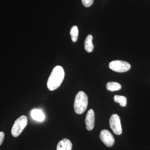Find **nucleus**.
<instances>
[{
  "label": "nucleus",
  "mask_w": 150,
  "mask_h": 150,
  "mask_svg": "<svg viewBox=\"0 0 150 150\" xmlns=\"http://www.w3.org/2000/svg\"><path fill=\"white\" fill-rule=\"evenodd\" d=\"M110 128L113 133L117 135H121L122 133L121 120L119 115L117 114H113L111 115L109 120Z\"/></svg>",
  "instance_id": "39448f33"
},
{
  "label": "nucleus",
  "mask_w": 150,
  "mask_h": 150,
  "mask_svg": "<svg viewBox=\"0 0 150 150\" xmlns=\"http://www.w3.org/2000/svg\"><path fill=\"white\" fill-rule=\"evenodd\" d=\"M83 4L86 7L91 6L93 4L94 0H81Z\"/></svg>",
  "instance_id": "4468645a"
},
{
  "label": "nucleus",
  "mask_w": 150,
  "mask_h": 150,
  "mask_svg": "<svg viewBox=\"0 0 150 150\" xmlns=\"http://www.w3.org/2000/svg\"><path fill=\"white\" fill-rule=\"evenodd\" d=\"M100 138L106 146L111 147L114 145L115 140L112 134L108 130L104 129L100 132Z\"/></svg>",
  "instance_id": "423d86ee"
},
{
  "label": "nucleus",
  "mask_w": 150,
  "mask_h": 150,
  "mask_svg": "<svg viewBox=\"0 0 150 150\" xmlns=\"http://www.w3.org/2000/svg\"><path fill=\"white\" fill-rule=\"evenodd\" d=\"M28 118L25 115H22L15 121L11 129V134L14 137L19 136L27 125Z\"/></svg>",
  "instance_id": "7ed1b4c3"
},
{
  "label": "nucleus",
  "mask_w": 150,
  "mask_h": 150,
  "mask_svg": "<svg viewBox=\"0 0 150 150\" xmlns=\"http://www.w3.org/2000/svg\"><path fill=\"white\" fill-rule=\"evenodd\" d=\"M109 68L114 71L124 73L131 69V65L129 63L120 60H115L109 63Z\"/></svg>",
  "instance_id": "20e7f679"
},
{
  "label": "nucleus",
  "mask_w": 150,
  "mask_h": 150,
  "mask_svg": "<svg viewBox=\"0 0 150 150\" xmlns=\"http://www.w3.org/2000/svg\"><path fill=\"white\" fill-rule=\"evenodd\" d=\"M31 116L34 120L38 121H43L45 118V115L42 110L39 109H34L31 111Z\"/></svg>",
  "instance_id": "1a4fd4ad"
},
{
  "label": "nucleus",
  "mask_w": 150,
  "mask_h": 150,
  "mask_svg": "<svg viewBox=\"0 0 150 150\" xmlns=\"http://www.w3.org/2000/svg\"><path fill=\"white\" fill-rule=\"evenodd\" d=\"M72 146L71 141L65 138L58 143L56 150H71Z\"/></svg>",
  "instance_id": "6e6552de"
},
{
  "label": "nucleus",
  "mask_w": 150,
  "mask_h": 150,
  "mask_svg": "<svg viewBox=\"0 0 150 150\" xmlns=\"http://www.w3.org/2000/svg\"><path fill=\"white\" fill-rule=\"evenodd\" d=\"M70 35H71L73 42H76L79 35V30L77 26L74 25L72 27L70 31Z\"/></svg>",
  "instance_id": "ddd939ff"
},
{
  "label": "nucleus",
  "mask_w": 150,
  "mask_h": 150,
  "mask_svg": "<svg viewBox=\"0 0 150 150\" xmlns=\"http://www.w3.org/2000/svg\"><path fill=\"white\" fill-rule=\"evenodd\" d=\"M86 128L88 131H91L94 127L95 113L93 110L91 109L88 110L85 118Z\"/></svg>",
  "instance_id": "0eeeda50"
},
{
  "label": "nucleus",
  "mask_w": 150,
  "mask_h": 150,
  "mask_svg": "<svg viewBox=\"0 0 150 150\" xmlns=\"http://www.w3.org/2000/svg\"><path fill=\"white\" fill-rule=\"evenodd\" d=\"M64 76V71L62 67L57 66L54 67L47 81L48 89L53 91L58 88L62 84Z\"/></svg>",
  "instance_id": "f257e3e1"
},
{
  "label": "nucleus",
  "mask_w": 150,
  "mask_h": 150,
  "mask_svg": "<svg viewBox=\"0 0 150 150\" xmlns=\"http://www.w3.org/2000/svg\"><path fill=\"white\" fill-rule=\"evenodd\" d=\"M114 100L115 102L119 103L122 107H125L127 104V98L122 96L115 95L114 96Z\"/></svg>",
  "instance_id": "f8f14e48"
},
{
  "label": "nucleus",
  "mask_w": 150,
  "mask_h": 150,
  "mask_svg": "<svg viewBox=\"0 0 150 150\" xmlns=\"http://www.w3.org/2000/svg\"><path fill=\"white\" fill-rule=\"evenodd\" d=\"M106 88L110 91H115L119 90L121 88V86L120 83L115 82H109L106 84Z\"/></svg>",
  "instance_id": "9b49d317"
},
{
  "label": "nucleus",
  "mask_w": 150,
  "mask_h": 150,
  "mask_svg": "<svg viewBox=\"0 0 150 150\" xmlns=\"http://www.w3.org/2000/svg\"><path fill=\"white\" fill-rule=\"evenodd\" d=\"M88 105V98L83 91L79 92L75 97L74 109L76 113L81 114L86 110Z\"/></svg>",
  "instance_id": "f03ea898"
},
{
  "label": "nucleus",
  "mask_w": 150,
  "mask_h": 150,
  "mask_svg": "<svg viewBox=\"0 0 150 150\" xmlns=\"http://www.w3.org/2000/svg\"><path fill=\"white\" fill-rule=\"evenodd\" d=\"M4 133L2 132V131L0 132V146L2 144L3 142H4Z\"/></svg>",
  "instance_id": "2eb2a0df"
},
{
  "label": "nucleus",
  "mask_w": 150,
  "mask_h": 150,
  "mask_svg": "<svg viewBox=\"0 0 150 150\" xmlns=\"http://www.w3.org/2000/svg\"><path fill=\"white\" fill-rule=\"evenodd\" d=\"M92 35H88L87 36L85 41V49L88 53H91L93 51L94 46L92 43Z\"/></svg>",
  "instance_id": "9d476101"
}]
</instances>
